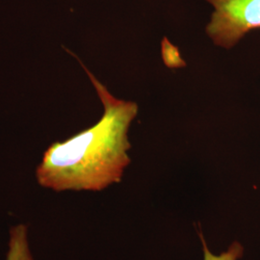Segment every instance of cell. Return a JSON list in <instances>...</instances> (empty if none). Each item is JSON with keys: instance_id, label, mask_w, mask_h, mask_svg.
<instances>
[{"instance_id": "obj_1", "label": "cell", "mask_w": 260, "mask_h": 260, "mask_svg": "<svg viewBox=\"0 0 260 260\" xmlns=\"http://www.w3.org/2000/svg\"><path fill=\"white\" fill-rule=\"evenodd\" d=\"M81 63V62H80ZM103 104L95 124L51 144L38 165V183L56 192L102 191L121 181L130 163V124L138 113L133 102L115 98L81 63Z\"/></svg>"}, {"instance_id": "obj_2", "label": "cell", "mask_w": 260, "mask_h": 260, "mask_svg": "<svg viewBox=\"0 0 260 260\" xmlns=\"http://www.w3.org/2000/svg\"><path fill=\"white\" fill-rule=\"evenodd\" d=\"M214 7L206 26L218 47L230 49L254 29H260V0H206Z\"/></svg>"}, {"instance_id": "obj_3", "label": "cell", "mask_w": 260, "mask_h": 260, "mask_svg": "<svg viewBox=\"0 0 260 260\" xmlns=\"http://www.w3.org/2000/svg\"><path fill=\"white\" fill-rule=\"evenodd\" d=\"M6 260H34L28 240L27 226L25 224L19 223L10 231Z\"/></svg>"}, {"instance_id": "obj_4", "label": "cell", "mask_w": 260, "mask_h": 260, "mask_svg": "<svg viewBox=\"0 0 260 260\" xmlns=\"http://www.w3.org/2000/svg\"><path fill=\"white\" fill-rule=\"evenodd\" d=\"M204 243V251H205V260H238L243 255V247L238 242L233 243L230 249L220 255H215L206 246V243L203 239Z\"/></svg>"}]
</instances>
